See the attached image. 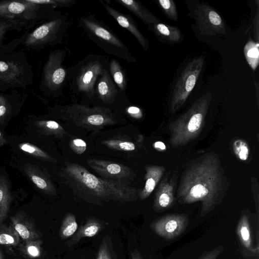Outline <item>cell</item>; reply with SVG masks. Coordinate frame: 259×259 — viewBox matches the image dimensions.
<instances>
[{
    "label": "cell",
    "instance_id": "cell-43",
    "mask_svg": "<svg viewBox=\"0 0 259 259\" xmlns=\"http://www.w3.org/2000/svg\"><path fill=\"white\" fill-rule=\"evenodd\" d=\"M153 146L155 149L159 151H163L166 149V147L164 143L159 141L155 142Z\"/></svg>",
    "mask_w": 259,
    "mask_h": 259
},
{
    "label": "cell",
    "instance_id": "cell-38",
    "mask_svg": "<svg viewBox=\"0 0 259 259\" xmlns=\"http://www.w3.org/2000/svg\"><path fill=\"white\" fill-rule=\"evenodd\" d=\"M165 15L171 20H178V12L174 1L172 0H159L158 1Z\"/></svg>",
    "mask_w": 259,
    "mask_h": 259
},
{
    "label": "cell",
    "instance_id": "cell-2",
    "mask_svg": "<svg viewBox=\"0 0 259 259\" xmlns=\"http://www.w3.org/2000/svg\"><path fill=\"white\" fill-rule=\"evenodd\" d=\"M108 56L91 54L68 68L67 83L71 99L78 104H93L97 81L101 74L109 69Z\"/></svg>",
    "mask_w": 259,
    "mask_h": 259
},
{
    "label": "cell",
    "instance_id": "cell-32",
    "mask_svg": "<svg viewBox=\"0 0 259 259\" xmlns=\"http://www.w3.org/2000/svg\"><path fill=\"white\" fill-rule=\"evenodd\" d=\"M111 239L109 235L103 238L94 259H117Z\"/></svg>",
    "mask_w": 259,
    "mask_h": 259
},
{
    "label": "cell",
    "instance_id": "cell-3",
    "mask_svg": "<svg viewBox=\"0 0 259 259\" xmlns=\"http://www.w3.org/2000/svg\"><path fill=\"white\" fill-rule=\"evenodd\" d=\"M65 170L81 187L92 194L103 199L123 202L137 198L136 189L123 182L98 178L77 163H67Z\"/></svg>",
    "mask_w": 259,
    "mask_h": 259
},
{
    "label": "cell",
    "instance_id": "cell-11",
    "mask_svg": "<svg viewBox=\"0 0 259 259\" xmlns=\"http://www.w3.org/2000/svg\"><path fill=\"white\" fill-rule=\"evenodd\" d=\"M204 62L203 56L191 60L185 67L172 93L170 109L175 113L184 104L194 88Z\"/></svg>",
    "mask_w": 259,
    "mask_h": 259
},
{
    "label": "cell",
    "instance_id": "cell-44",
    "mask_svg": "<svg viewBox=\"0 0 259 259\" xmlns=\"http://www.w3.org/2000/svg\"><path fill=\"white\" fill-rule=\"evenodd\" d=\"M6 139L4 138L3 134L0 132V147L5 144Z\"/></svg>",
    "mask_w": 259,
    "mask_h": 259
},
{
    "label": "cell",
    "instance_id": "cell-41",
    "mask_svg": "<svg viewBox=\"0 0 259 259\" xmlns=\"http://www.w3.org/2000/svg\"><path fill=\"white\" fill-rule=\"evenodd\" d=\"M126 113L131 117L136 119H140L143 116L141 109L135 106H130L126 108Z\"/></svg>",
    "mask_w": 259,
    "mask_h": 259
},
{
    "label": "cell",
    "instance_id": "cell-14",
    "mask_svg": "<svg viewBox=\"0 0 259 259\" xmlns=\"http://www.w3.org/2000/svg\"><path fill=\"white\" fill-rule=\"evenodd\" d=\"M197 25L205 35L213 36L217 34H225L224 22L220 15L207 4H200L194 11Z\"/></svg>",
    "mask_w": 259,
    "mask_h": 259
},
{
    "label": "cell",
    "instance_id": "cell-20",
    "mask_svg": "<svg viewBox=\"0 0 259 259\" xmlns=\"http://www.w3.org/2000/svg\"><path fill=\"white\" fill-rule=\"evenodd\" d=\"M105 227L103 221L95 218H89L81 225L76 233L66 243L68 248L76 244L81 239L86 237H92L98 234Z\"/></svg>",
    "mask_w": 259,
    "mask_h": 259
},
{
    "label": "cell",
    "instance_id": "cell-12",
    "mask_svg": "<svg viewBox=\"0 0 259 259\" xmlns=\"http://www.w3.org/2000/svg\"><path fill=\"white\" fill-rule=\"evenodd\" d=\"M126 100V93L122 92L115 85L109 69L105 70L98 78L96 84L93 103L95 104L94 106L110 109V106Z\"/></svg>",
    "mask_w": 259,
    "mask_h": 259
},
{
    "label": "cell",
    "instance_id": "cell-28",
    "mask_svg": "<svg viewBox=\"0 0 259 259\" xmlns=\"http://www.w3.org/2000/svg\"><path fill=\"white\" fill-rule=\"evenodd\" d=\"M109 72L115 85L122 92L126 93L127 81L125 72L119 62L115 58L109 60Z\"/></svg>",
    "mask_w": 259,
    "mask_h": 259
},
{
    "label": "cell",
    "instance_id": "cell-16",
    "mask_svg": "<svg viewBox=\"0 0 259 259\" xmlns=\"http://www.w3.org/2000/svg\"><path fill=\"white\" fill-rule=\"evenodd\" d=\"M100 2L106 11L118 24L127 30L137 39L144 51L149 48V40L145 37L139 29L137 25L130 15L122 13L116 10L114 8L108 4L104 3L103 0Z\"/></svg>",
    "mask_w": 259,
    "mask_h": 259
},
{
    "label": "cell",
    "instance_id": "cell-22",
    "mask_svg": "<svg viewBox=\"0 0 259 259\" xmlns=\"http://www.w3.org/2000/svg\"><path fill=\"white\" fill-rule=\"evenodd\" d=\"M24 170L38 189L47 194H55L56 190L51 180L38 167L28 163L25 166Z\"/></svg>",
    "mask_w": 259,
    "mask_h": 259
},
{
    "label": "cell",
    "instance_id": "cell-6",
    "mask_svg": "<svg viewBox=\"0 0 259 259\" xmlns=\"http://www.w3.org/2000/svg\"><path fill=\"white\" fill-rule=\"evenodd\" d=\"M78 22L87 37L107 54L120 58L129 63L137 61L125 44L110 28L93 14L79 17Z\"/></svg>",
    "mask_w": 259,
    "mask_h": 259
},
{
    "label": "cell",
    "instance_id": "cell-46",
    "mask_svg": "<svg viewBox=\"0 0 259 259\" xmlns=\"http://www.w3.org/2000/svg\"><path fill=\"white\" fill-rule=\"evenodd\" d=\"M81 259H82V258H81Z\"/></svg>",
    "mask_w": 259,
    "mask_h": 259
},
{
    "label": "cell",
    "instance_id": "cell-7",
    "mask_svg": "<svg viewBox=\"0 0 259 259\" xmlns=\"http://www.w3.org/2000/svg\"><path fill=\"white\" fill-rule=\"evenodd\" d=\"M39 23L20 37L21 44L27 50H40L62 43L70 20L66 14L55 11Z\"/></svg>",
    "mask_w": 259,
    "mask_h": 259
},
{
    "label": "cell",
    "instance_id": "cell-35",
    "mask_svg": "<svg viewBox=\"0 0 259 259\" xmlns=\"http://www.w3.org/2000/svg\"><path fill=\"white\" fill-rule=\"evenodd\" d=\"M42 241L40 239L25 241L21 246V252L27 257L35 258L39 257L41 252Z\"/></svg>",
    "mask_w": 259,
    "mask_h": 259
},
{
    "label": "cell",
    "instance_id": "cell-34",
    "mask_svg": "<svg viewBox=\"0 0 259 259\" xmlns=\"http://www.w3.org/2000/svg\"><path fill=\"white\" fill-rule=\"evenodd\" d=\"M19 242V235L11 226L0 228V244L17 245Z\"/></svg>",
    "mask_w": 259,
    "mask_h": 259
},
{
    "label": "cell",
    "instance_id": "cell-37",
    "mask_svg": "<svg viewBox=\"0 0 259 259\" xmlns=\"http://www.w3.org/2000/svg\"><path fill=\"white\" fill-rule=\"evenodd\" d=\"M233 148L236 156L241 160L248 159L249 149L247 144L242 139L235 140L233 144Z\"/></svg>",
    "mask_w": 259,
    "mask_h": 259
},
{
    "label": "cell",
    "instance_id": "cell-13",
    "mask_svg": "<svg viewBox=\"0 0 259 259\" xmlns=\"http://www.w3.org/2000/svg\"><path fill=\"white\" fill-rule=\"evenodd\" d=\"M188 221V214H170L155 220L150 225V227L159 236L171 240L185 232Z\"/></svg>",
    "mask_w": 259,
    "mask_h": 259
},
{
    "label": "cell",
    "instance_id": "cell-33",
    "mask_svg": "<svg viewBox=\"0 0 259 259\" xmlns=\"http://www.w3.org/2000/svg\"><path fill=\"white\" fill-rule=\"evenodd\" d=\"M18 146L22 151L33 157L50 162H54L56 161L47 153L32 144L23 143L19 144Z\"/></svg>",
    "mask_w": 259,
    "mask_h": 259
},
{
    "label": "cell",
    "instance_id": "cell-1",
    "mask_svg": "<svg viewBox=\"0 0 259 259\" xmlns=\"http://www.w3.org/2000/svg\"><path fill=\"white\" fill-rule=\"evenodd\" d=\"M225 185L219 156L205 154L189 164L183 174L177 197L182 204L201 202L200 217L211 211L223 198Z\"/></svg>",
    "mask_w": 259,
    "mask_h": 259
},
{
    "label": "cell",
    "instance_id": "cell-21",
    "mask_svg": "<svg viewBox=\"0 0 259 259\" xmlns=\"http://www.w3.org/2000/svg\"><path fill=\"white\" fill-rule=\"evenodd\" d=\"M236 232L242 246L253 255H257L259 247L253 245L250 223L247 214L241 215L237 226Z\"/></svg>",
    "mask_w": 259,
    "mask_h": 259
},
{
    "label": "cell",
    "instance_id": "cell-8",
    "mask_svg": "<svg viewBox=\"0 0 259 259\" xmlns=\"http://www.w3.org/2000/svg\"><path fill=\"white\" fill-rule=\"evenodd\" d=\"M33 76L32 67L23 51L0 54V91L26 89L33 83Z\"/></svg>",
    "mask_w": 259,
    "mask_h": 259
},
{
    "label": "cell",
    "instance_id": "cell-42",
    "mask_svg": "<svg viewBox=\"0 0 259 259\" xmlns=\"http://www.w3.org/2000/svg\"><path fill=\"white\" fill-rule=\"evenodd\" d=\"M131 259H144L139 250L135 248L131 251Z\"/></svg>",
    "mask_w": 259,
    "mask_h": 259
},
{
    "label": "cell",
    "instance_id": "cell-36",
    "mask_svg": "<svg viewBox=\"0 0 259 259\" xmlns=\"http://www.w3.org/2000/svg\"><path fill=\"white\" fill-rule=\"evenodd\" d=\"M101 143L109 148L120 151H132L136 148L133 142L119 140H105Z\"/></svg>",
    "mask_w": 259,
    "mask_h": 259
},
{
    "label": "cell",
    "instance_id": "cell-45",
    "mask_svg": "<svg viewBox=\"0 0 259 259\" xmlns=\"http://www.w3.org/2000/svg\"><path fill=\"white\" fill-rule=\"evenodd\" d=\"M0 259H4V257L3 256V255H2V253H1V250H0Z\"/></svg>",
    "mask_w": 259,
    "mask_h": 259
},
{
    "label": "cell",
    "instance_id": "cell-30",
    "mask_svg": "<svg viewBox=\"0 0 259 259\" xmlns=\"http://www.w3.org/2000/svg\"><path fill=\"white\" fill-rule=\"evenodd\" d=\"M78 229V224L75 215L72 213H67L62 222L59 231L61 240H65L72 236Z\"/></svg>",
    "mask_w": 259,
    "mask_h": 259
},
{
    "label": "cell",
    "instance_id": "cell-25",
    "mask_svg": "<svg viewBox=\"0 0 259 259\" xmlns=\"http://www.w3.org/2000/svg\"><path fill=\"white\" fill-rule=\"evenodd\" d=\"M140 19L149 26L159 22V20L140 2L135 0H114Z\"/></svg>",
    "mask_w": 259,
    "mask_h": 259
},
{
    "label": "cell",
    "instance_id": "cell-40",
    "mask_svg": "<svg viewBox=\"0 0 259 259\" xmlns=\"http://www.w3.org/2000/svg\"><path fill=\"white\" fill-rule=\"evenodd\" d=\"M223 250V246H217L210 251L205 252L199 259H217Z\"/></svg>",
    "mask_w": 259,
    "mask_h": 259
},
{
    "label": "cell",
    "instance_id": "cell-24",
    "mask_svg": "<svg viewBox=\"0 0 259 259\" xmlns=\"http://www.w3.org/2000/svg\"><path fill=\"white\" fill-rule=\"evenodd\" d=\"M145 169V186L139 193L142 200L148 198L153 191L165 170L163 166L158 165H147Z\"/></svg>",
    "mask_w": 259,
    "mask_h": 259
},
{
    "label": "cell",
    "instance_id": "cell-9",
    "mask_svg": "<svg viewBox=\"0 0 259 259\" xmlns=\"http://www.w3.org/2000/svg\"><path fill=\"white\" fill-rule=\"evenodd\" d=\"M66 52L63 49L51 51L43 67L40 89L46 96L57 97L63 93L67 83L68 68L64 64Z\"/></svg>",
    "mask_w": 259,
    "mask_h": 259
},
{
    "label": "cell",
    "instance_id": "cell-27",
    "mask_svg": "<svg viewBox=\"0 0 259 259\" xmlns=\"http://www.w3.org/2000/svg\"><path fill=\"white\" fill-rule=\"evenodd\" d=\"M11 201V195L9 182L6 176L0 174V222L6 218Z\"/></svg>",
    "mask_w": 259,
    "mask_h": 259
},
{
    "label": "cell",
    "instance_id": "cell-10",
    "mask_svg": "<svg viewBox=\"0 0 259 259\" xmlns=\"http://www.w3.org/2000/svg\"><path fill=\"white\" fill-rule=\"evenodd\" d=\"M55 110L60 116L79 124L100 126L115 121L116 116L112 110L98 106H88L73 103L58 106Z\"/></svg>",
    "mask_w": 259,
    "mask_h": 259
},
{
    "label": "cell",
    "instance_id": "cell-26",
    "mask_svg": "<svg viewBox=\"0 0 259 259\" xmlns=\"http://www.w3.org/2000/svg\"><path fill=\"white\" fill-rule=\"evenodd\" d=\"M148 27L156 36L167 41L177 43L183 39L182 34L177 27L158 22Z\"/></svg>",
    "mask_w": 259,
    "mask_h": 259
},
{
    "label": "cell",
    "instance_id": "cell-15",
    "mask_svg": "<svg viewBox=\"0 0 259 259\" xmlns=\"http://www.w3.org/2000/svg\"><path fill=\"white\" fill-rule=\"evenodd\" d=\"M88 165L106 179L121 181L131 178L133 171L127 166L120 164L96 159L87 160Z\"/></svg>",
    "mask_w": 259,
    "mask_h": 259
},
{
    "label": "cell",
    "instance_id": "cell-39",
    "mask_svg": "<svg viewBox=\"0 0 259 259\" xmlns=\"http://www.w3.org/2000/svg\"><path fill=\"white\" fill-rule=\"evenodd\" d=\"M71 149L76 154H81L84 152L87 149V144L81 139H74L70 143Z\"/></svg>",
    "mask_w": 259,
    "mask_h": 259
},
{
    "label": "cell",
    "instance_id": "cell-5",
    "mask_svg": "<svg viewBox=\"0 0 259 259\" xmlns=\"http://www.w3.org/2000/svg\"><path fill=\"white\" fill-rule=\"evenodd\" d=\"M211 99V93L204 94L186 112L169 123V144L172 147L184 146L199 135L203 127Z\"/></svg>",
    "mask_w": 259,
    "mask_h": 259
},
{
    "label": "cell",
    "instance_id": "cell-23",
    "mask_svg": "<svg viewBox=\"0 0 259 259\" xmlns=\"http://www.w3.org/2000/svg\"><path fill=\"white\" fill-rule=\"evenodd\" d=\"M27 97L26 94L18 91L9 93L0 92V121L9 116L13 112L14 106L21 105Z\"/></svg>",
    "mask_w": 259,
    "mask_h": 259
},
{
    "label": "cell",
    "instance_id": "cell-17",
    "mask_svg": "<svg viewBox=\"0 0 259 259\" xmlns=\"http://www.w3.org/2000/svg\"><path fill=\"white\" fill-rule=\"evenodd\" d=\"M176 186V180L171 178L168 180L165 177L160 182L156 190L153 209L157 212L163 211L170 208L174 204V191Z\"/></svg>",
    "mask_w": 259,
    "mask_h": 259
},
{
    "label": "cell",
    "instance_id": "cell-29",
    "mask_svg": "<svg viewBox=\"0 0 259 259\" xmlns=\"http://www.w3.org/2000/svg\"><path fill=\"white\" fill-rule=\"evenodd\" d=\"M38 131L41 134L61 137L65 134L63 128L54 120H37L34 122Z\"/></svg>",
    "mask_w": 259,
    "mask_h": 259
},
{
    "label": "cell",
    "instance_id": "cell-31",
    "mask_svg": "<svg viewBox=\"0 0 259 259\" xmlns=\"http://www.w3.org/2000/svg\"><path fill=\"white\" fill-rule=\"evenodd\" d=\"M245 58L253 70H255L258 64V43L252 40L247 42L244 48Z\"/></svg>",
    "mask_w": 259,
    "mask_h": 259
},
{
    "label": "cell",
    "instance_id": "cell-18",
    "mask_svg": "<svg viewBox=\"0 0 259 259\" xmlns=\"http://www.w3.org/2000/svg\"><path fill=\"white\" fill-rule=\"evenodd\" d=\"M12 227L25 241L40 239V233L25 213L19 212L11 219Z\"/></svg>",
    "mask_w": 259,
    "mask_h": 259
},
{
    "label": "cell",
    "instance_id": "cell-19",
    "mask_svg": "<svg viewBox=\"0 0 259 259\" xmlns=\"http://www.w3.org/2000/svg\"><path fill=\"white\" fill-rule=\"evenodd\" d=\"M27 24L21 21L16 19L0 18V54L13 51L18 46L21 44L20 37L13 39L8 44L4 45L3 40L8 31L13 30L20 31L23 28L27 29Z\"/></svg>",
    "mask_w": 259,
    "mask_h": 259
},
{
    "label": "cell",
    "instance_id": "cell-4",
    "mask_svg": "<svg viewBox=\"0 0 259 259\" xmlns=\"http://www.w3.org/2000/svg\"><path fill=\"white\" fill-rule=\"evenodd\" d=\"M75 0L0 1V18L25 23L27 30L49 17L56 8H69Z\"/></svg>",
    "mask_w": 259,
    "mask_h": 259
},
{
    "label": "cell",
    "instance_id": "cell-47",
    "mask_svg": "<svg viewBox=\"0 0 259 259\" xmlns=\"http://www.w3.org/2000/svg\"></svg>",
    "mask_w": 259,
    "mask_h": 259
}]
</instances>
